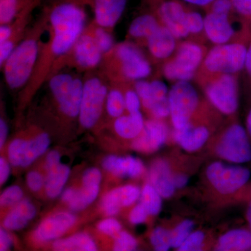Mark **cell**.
<instances>
[{"label":"cell","mask_w":251,"mask_h":251,"mask_svg":"<svg viewBox=\"0 0 251 251\" xmlns=\"http://www.w3.org/2000/svg\"><path fill=\"white\" fill-rule=\"evenodd\" d=\"M126 108L125 96L120 91L112 90L106 98V109L108 115L114 118L121 117Z\"/></svg>","instance_id":"33"},{"label":"cell","mask_w":251,"mask_h":251,"mask_svg":"<svg viewBox=\"0 0 251 251\" xmlns=\"http://www.w3.org/2000/svg\"><path fill=\"white\" fill-rule=\"evenodd\" d=\"M70 173V168L62 163L47 171L44 188L48 197L51 199L58 197L62 193Z\"/></svg>","instance_id":"29"},{"label":"cell","mask_w":251,"mask_h":251,"mask_svg":"<svg viewBox=\"0 0 251 251\" xmlns=\"http://www.w3.org/2000/svg\"><path fill=\"white\" fill-rule=\"evenodd\" d=\"M216 153L224 161L235 165L251 161V145L247 130L239 125L229 126L216 146Z\"/></svg>","instance_id":"6"},{"label":"cell","mask_w":251,"mask_h":251,"mask_svg":"<svg viewBox=\"0 0 251 251\" xmlns=\"http://www.w3.org/2000/svg\"><path fill=\"white\" fill-rule=\"evenodd\" d=\"M145 124L143 115L138 112L117 118L114 128L117 134L124 139L134 140L143 131Z\"/></svg>","instance_id":"28"},{"label":"cell","mask_w":251,"mask_h":251,"mask_svg":"<svg viewBox=\"0 0 251 251\" xmlns=\"http://www.w3.org/2000/svg\"><path fill=\"white\" fill-rule=\"evenodd\" d=\"M97 228L102 233L116 237L122 232V225L114 218H107L99 223Z\"/></svg>","instance_id":"41"},{"label":"cell","mask_w":251,"mask_h":251,"mask_svg":"<svg viewBox=\"0 0 251 251\" xmlns=\"http://www.w3.org/2000/svg\"><path fill=\"white\" fill-rule=\"evenodd\" d=\"M126 4L127 0H94V16L99 27L109 29L115 26Z\"/></svg>","instance_id":"20"},{"label":"cell","mask_w":251,"mask_h":251,"mask_svg":"<svg viewBox=\"0 0 251 251\" xmlns=\"http://www.w3.org/2000/svg\"><path fill=\"white\" fill-rule=\"evenodd\" d=\"M162 196L150 184L144 186L141 190L140 196V202L148 211L151 216H156L161 212L162 209Z\"/></svg>","instance_id":"32"},{"label":"cell","mask_w":251,"mask_h":251,"mask_svg":"<svg viewBox=\"0 0 251 251\" xmlns=\"http://www.w3.org/2000/svg\"><path fill=\"white\" fill-rule=\"evenodd\" d=\"M191 11L178 0H163L158 3L157 16L175 38H182L190 34L188 21Z\"/></svg>","instance_id":"12"},{"label":"cell","mask_w":251,"mask_h":251,"mask_svg":"<svg viewBox=\"0 0 251 251\" xmlns=\"http://www.w3.org/2000/svg\"><path fill=\"white\" fill-rule=\"evenodd\" d=\"M206 93L211 103L225 115H231L237 110V82L230 74H224L211 83Z\"/></svg>","instance_id":"11"},{"label":"cell","mask_w":251,"mask_h":251,"mask_svg":"<svg viewBox=\"0 0 251 251\" xmlns=\"http://www.w3.org/2000/svg\"><path fill=\"white\" fill-rule=\"evenodd\" d=\"M202 57V50L197 44H183L180 46L176 57L165 65V75L170 80L188 82L194 75Z\"/></svg>","instance_id":"9"},{"label":"cell","mask_w":251,"mask_h":251,"mask_svg":"<svg viewBox=\"0 0 251 251\" xmlns=\"http://www.w3.org/2000/svg\"><path fill=\"white\" fill-rule=\"evenodd\" d=\"M117 56L122 62V70L127 78L141 80L151 74L150 63L141 51L130 44H120L117 48Z\"/></svg>","instance_id":"13"},{"label":"cell","mask_w":251,"mask_h":251,"mask_svg":"<svg viewBox=\"0 0 251 251\" xmlns=\"http://www.w3.org/2000/svg\"><path fill=\"white\" fill-rule=\"evenodd\" d=\"M94 37L103 53L109 52L113 47V38L104 28L97 27L94 31Z\"/></svg>","instance_id":"40"},{"label":"cell","mask_w":251,"mask_h":251,"mask_svg":"<svg viewBox=\"0 0 251 251\" xmlns=\"http://www.w3.org/2000/svg\"><path fill=\"white\" fill-rule=\"evenodd\" d=\"M23 191L18 186H11L6 188L0 196V204L3 207L16 205L22 201Z\"/></svg>","instance_id":"36"},{"label":"cell","mask_w":251,"mask_h":251,"mask_svg":"<svg viewBox=\"0 0 251 251\" xmlns=\"http://www.w3.org/2000/svg\"><path fill=\"white\" fill-rule=\"evenodd\" d=\"M102 166L105 171L120 177H139L145 171L143 161L130 156L110 155L104 158Z\"/></svg>","instance_id":"18"},{"label":"cell","mask_w":251,"mask_h":251,"mask_svg":"<svg viewBox=\"0 0 251 251\" xmlns=\"http://www.w3.org/2000/svg\"><path fill=\"white\" fill-rule=\"evenodd\" d=\"M204 239L205 234L202 231H193L191 235L175 249V251H196L202 248Z\"/></svg>","instance_id":"39"},{"label":"cell","mask_w":251,"mask_h":251,"mask_svg":"<svg viewBox=\"0 0 251 251\" xmlns=\"http://www.w3.org/2000/svg\"><path fill=\"white\" fill-rule=\"evenodd\" d=\"M188 4L197 5V6H206L212 4L215 0H183Z\"/></svg>","instance_id":"55"},{"label":"cell","mask_w":251,"mask_h":251,"mask_svg":"<svg viewBox=\"0 0 251 251\" xmlns=\"http://www.w3.org/2000/svg\"><path fill=\"white\" fill-rule=\"evenodd\" d=\"M50 90L66 116L76 117L80 113L84 84L68 74L54 75L49 82Z\"/></svg>","instance_id":"3"},{"label":"cell","mask_w":251,"mask_h":251,"mask_svg":"<svg viewBox=\"0 0 251 251\" xmlns=\"http://www.w3.org/2000/svg\"><path fill=\"white\" fill-rule=\"evenodd\" d=\"M245 67L248 73L251 76V44L249 50H247V58H246Z\"/></svg>","instance_id":"56"},{"label":"cell","mask_w":251,"mask_h":251,"mask_svg":"<svg viewBox=\"0 0 251 251\" xmlns=\"http://www.w3.org/2000/svg\"><path fill=\"white\" fill-rule=\"evenodd\" d=\"M8 133H9V128H8L7 124L1 118L0 120V148H2L4 146L5 142L7 139Z\"/></svg>","instance_id":"54"},{"label":"cell","mask_w":251,"mask_h":251,"mask_svg":"<svg viewBox=\"0 0 251 251\" xmlns=\"http://www.w3.org/2000/svg\"></svg>","instance_id":"61"},{"label":"cell","mask_w":251,"mask_h":251,"mask_svg":"<svg viewBox=\"0 0 251 251\" xmlns=\"http://www.w3.org/2000/svg\"><path fill=\"white\" fill-rule=\"evenodd\" d=\"M168 128L159 120L145 122L142 133L132 143V148L142 153H152L161 148L166 143Z\"/></svg>","instance_id":"15"},{"label":"cell","mask_w":251,"mask_h":251,"mask_svg":"<svg viewBox=\"0 0 251 251\" xmlns=\"http://www.w3.org/2000/svg\"><path fill=\"white\" fill-rule=\"evenodd\" d=\"M196 251H204L203 250V249H202V248H201V249H198V250H197Z\"/></svg>","instance_id":"59"},{"label":"cell","mask_w":251,"mask_h":251,"mask_svg":"<svg viewBox=\"0 0 251 251\" xmlns=\"http://www.w3.org/2000/svg\"><path fill=\"white\" fill-rule=\"evenodd\" d=\"M251 251V250H249V251Z\"/></svg>","instance_id":"60"},{"label":"cell","mask_w":251,"mask_h":251,"mask_svg":"<svg viewBox=\"0 0 251 251\" xmlns=\"http://www.w3.org/2000/svg\"><path fill=\"white\" fill-rule=\"evenodd\" d=\"M9 161H8L4 157L0 158V184L2 185L9 179L10 175V165Z\"/></svg>","instance_id":"50"},{"label":"cell","mask_w":251,"mask_h":251,"mask_svg":"<svg viewBox=\"0 0 251 251\" xmlns=\"http://www.w3.org/2000/svg\"><path fill=\"white\" fill-rule=\"evenodd\" d=\"M108 88L100 79L92 77L84 83L79 121L82 127L92 128L101 115Z\"/></svg>","instance_id":"7"},{"label":"cell","mask_w":251,"mask_h":251,"mask_svg":"<svg viewBox=\"0 0 251 251\" xmlns=\"http://www.w3.org/2000/svg\"><path fill=\"white\" fill-rule=\"evenodd\" d=\"M53 251H98L97 244L90 234L78 232L58 239L52 244Z\"/></svg>","instance_id":"27"},{"label":"cell","mask_w":251,"mask_h":251,"mask_svg":"<svg viewBox=\"0 0 251 251\" xmlns=\"http://www.w3.org/2000/svg\"><path fill=\"white\" fill-rule=\"evenodd\" d=\"M26 182L31 191L38 192L45 186V179L39 172L32 171L29 172L26 176Z\"/></svg>","instance_id":"42"},{"label":"cell","mask_w":251,"mask_h":251,"mask_svg":"<svg viewBox=\"0 0 251 251\" xmlns=\"http://www.w3.org/2000/svg\"><path fill=\"white\" fill-rule=\"evenodd\" d=\"M148 211L145 206L139 202L131 209L129 214V221L133 225L143 224L148 219Z\"/></svg>","instance_id":"43"},{"label":"cell","mask_w":251,"mask_h":251,"mask_svg":"<svg viewBox=\"0 0 251 251\" xmlns=\"http://www.w3.org/2000/svg\"><path fill=\"white\" fill-rule=\"evenodd\" d=\"M12 244V239L5 228L0 229V251H8Z\"/></svg>","instance_id":"51"},{"label":"cell","mask_w":251,"mask_h":251,"mask_svg":"<svg viewBox=\"0 0 251 251\" xmlns=\"http://www.w3.org/2000/svg\"><path fill=\"white\" fill-rule=\"evenodd\" d=\"M37 0H0V23L9 25L16 16L31 5L36 4Z\"/></svg>","instance_id":"31"},{"label":"cell","mask_w":251,"mask_h":251,"mask_svg":"<svg viewBox=\"0 0 251 251\" xmlns=\"http://www.w3.org/2000/svg\"><path fill=\"white\" fill-rule=\"evenodd\" d=\"M194 222L191 219H186L179 223L173 230L171 231L172 247L176 249L193 232Z\"/></svg>","instance_id":"34"},{"label":"cell","mask_w":251,"mask_h":251,"mask_svg":"<svg viewBox=\"0 0 251 251\" xmlns=\"http://www.w3.org/2000/svg\"><path fill=\"white\" fill-rule=\"evenodd\" d=\"M230 12H217L210 9L204 18L206 35L214 44L224 45L233 35L234 29L229 18Z\"/></svg>","instance_id":"17"},{"label":"cell","mask_w":251,"mask_h":251,"mask_svg":"<svg viewBox=\"0 0 251 251\" xmlns=\"http://www.w3.org/2000/svg\"><path fill=\"white\" fill-rule=\"evenodd\" d=\"M173 139L183 150L194 152L204 146L209 137V131L204 126H193L191 123L179 129H175Z\"/></svg>","instance_id":"21"},{"label":"cell","mask_w":251,"mask_h":251,"mask_svg":"<svg viewBox=\"0 0 251 251\" xmlns=\"http://www.w3.org/2000/svg\"><path fill=\"white\" fill-rule=\"evenodd\" d=\"M102 174L98 168H90L82 175V184L100 185Z\"/></svg>","instance_id":"46"},{"label":"cell","mask_w":251,"mask_h":251,"mask_svg":"<svg viewBox=\"0 0 251 251\" xmlns=\"http://www.w3.org/2000/svg\"><path fill=\"white\" fill-rule=\"evenodd\" d=\"M126 108L129 114L140 112L141 100L138 94L134 91H128L125 95Z\"/></svg>","instance_id":"44"},{"label":"cell","mask_w":251,"mask_h":251,"mask_svg":"<svg viewBox=\"0 0 251 251\" xmlns=\"http://www.w3.org/2000/svg\"><path fill=\"white\" fill-rule=\"evenodd\" d=\"M172 122L175 129L183 128L197 108L199 98L194 87L187 81H179L168 92Z\"/></svg>","instance_id":"5"},{"label":"cell","mask_w":251,"mask_h":251,"mask_svg":"<svg viewBox=\"0 0 251 251\" xmlns=\"http://www.w3.org/2000/svg\"><path fill=\"white\" fill-rule=\"evenodd\" d=\"M160 25L156 16L151 14L141 15L133 20L128 29V33L133 37L148 39Z\"/></svg>","instance_id":"30"},{"label":"cell","mask_w":251,"mask_h":251,"mask_svg":"<svg viewBox=\"0 0 251 251\" xmlns=\"http://www.w3.org/2000/svg\"><path fill=\"white\" fill-rule=\"evenodd\" d=\"M76 222V216L69 211H59L43 220L34 231V238L44 243L57 240Z\"/></svg>","instance_id":"14"},{"label":"cell","mask_w":251,"mask_h":251,"mask_svg":"<svg viewBox=\"0 0 251 251\" xmlns=\"http://www.w3.org/2000/svg\"><path fill=\"white\" fill-rule=\"evenodd\" d=\"M100 185L83 184L82 187L68 188L63 191L62 200L73 211L83 210L98 196Z\"/></svg>","instance_id":"22"},{"label":"cell","mask_w":251,"mask_h":251,"mask_svg":"<svg viewBox=\"0 0 251 251\" xmlns=\"http://www.w3.org/2000/svg\"><path fill=\"white\" fill-rule=\"evenodd\" d=\"M38 51L37 41L31 38L15 48L4 64L5 80L10 88H20L27 82L35 66Z\"/></svg>","instance_id":"2"},{"label":"cell","mask_w":251,"mask_h":251,"mask_svg":"<svg viewBox=\"0 0 251 251\" xmlns=\"http://www.w3.org/2000/svg\"><path fill=\"white\" fill-rule=\"evenodd\" d=\"M13 29L9 25H1L0 27V44L9 41L12 36Z\"/></svg>","instance_id":"52"},{"label":"cell","mask_w":251,"mask_h":251,"mask_svg":"<svg viewBox=\"0 0 251 251\" xmlns=\"http://www.w3.org/2000/svg\"><path fill=\"white\" fill-rule=\"evenodd\" d=\"M150 242L154 251H170L172 247L171 231L163 227L153 229L150 235Z\"/></svg>","instance_id":"35"},{"label":"cell","mask_w":251,"mask_h":251,"mask_svg":"<svg viewBox=\"0 0 251 251\" xmlns=\"http://www.w3.org/2000/svg\"><path fill=\"white\" fill-rule=\"evenodd\" d=\"M151 84V99L145 108L150 110L153 105L158 102L168 99V87L164 82L160 80H154L150 82Z\"/></svg>","instance_id":"38"},{"label":"cell","mask_w":251,"mask_h":251,"mask_svg":"<svg viewBox=\"0 0 251 251\" xmlns=\"http://www.w3.org/2000/svg\"><path fill=\"white\" fill-rule=\"evenodd\" d=\"M234 9L239 14L251 16V0H230Z\"/></svg>","instance_id":"47"},{"label":"cell","mask_w":251,"mask_h":251,"mask_svg":"<svg viewBox=\"0 0 251 251\" xmlns=\"http://www.w3.org/2000/svg\"><path fill=\"white\" fill-rule=\"evenodd\" d=\"M247 128L248 133H249V134L251 136V110L250 112H249V115H248L247 120Z\"/></svg>","instance_id":"58"},{"label":"cell","mask_w":251,"mask_h":251,"mask_svg":"<svg viewBox=\"0 0 251 251\" xmlns=\"http://www.w3.org/2000/svg\"><path fill=\"white\" fill-rule=\"evenodd\" d=\"M36 206L28 199H23L5 216L4 228L7 230H20L35 217Z\"/></svg>","instance_id":"24"},{"label":"cell","mask_w":251,"mask_h":251,"mask_svg":"<svg viewBox=\"0 0 251 251\" xmlns=\"http://www.w3.org/2000/svg\"><path fill=\"white\" fill-rule=\"evenodd\" d=\"M61 163V156L58 151L57 150H52L48 153L46 156L45 168L46 171L54 168V167L58 166Z\"/></svg>","instance_id":"49"},{"label":"cell","mask_w":251,"mask_h":251,"mask_svg":"<svg viewBox=\"0 0 251 251\" xmlns=\"http://www.w3.org/2000/svg\"><path fill=\"white\" fill-rule=\"evenodd\" d=\"M206 175L218 192L229 195L244 187L250 180L251 173L245 167L216 161L207 167Z\"/></svg>","instance_id":"4"},{"label":"cell","mask_w":251,"mask_h":251,"mask_svg":"<svg viewBox=\"0 0 251 251\" xmlns=\"http://www.w3.org/2000/svg\"><path fill=\"white\" fill-rule=\"evenodd\" d=\"M175 38L166 26L161 25L148 39L150 52L156 58H167L175 49Z\"/></svg>","instance_id":"26"},{"label":"cell","mask_w":251,"mask_h":251,"mask_svg":"<svg viewBox=\"0 0 251 251\" xmlns=\"http://www.w3.org/2000/svg\"><path fill=\"white\" fill-rule=\"evenodd\" d=\"M53 31L51 50L54 55L67 53L76 44L85 25L86 14L78 5L61 3L49 14Z\"/></svg>","instance_id":"1"},{"label":"cell","mask_w":251,"mask_h":251,"mask_svg":"<svg viewBox=\"0 0 251 251\" xmlns=\"http://www.w3.org/2000/svg\"><path fill=\"white\" fill-rule=\"evenodd\" d=\"M141 190L132 184L125 185L115 188L104 196L101 208L106 216L116 215L122 207L129 206L140 199Z\"/></svg>","instance_id":"16"},{"label":"cell","mask_w":251,"mask_h":251,"mask_svg":"<svg viewBox=\"0 0 251 251\" xmlns=\"http://www.w3.org/2000/svg\"><path fill=\"white\" fill-rule=\"evenodd\" d=\"M137 247V239L128 232L122 231L115 237L113 251H136Z\"/></svg>","instance_id":"37"},{"label":"cell","mask_w":251,"mask_h":251,"mask_svg":"<svg viewBox=\"0 0 251 251\" xmlns=\"http://www.w3.org/2000/svg\"><path fill=\"white\" fill-rule=\"evenodd\" d=\"M247 50L242 44H226L214 48L205 59L206 69L211 72L234 74L245 67Z\"/></svg>","instance_id":"8"},{"label":"cell","mask_w":251,"mask_h":251,"mask_svg":"<svg viewBox=\"0 0 251 251\" xmlns=\"http://www.w3.org/2000/svg\"><path fill=\"white\" fill-rule=\"evenodd\" d=\"M148 179L162 198H170L175 194L173 175L166 160L158 158L153 162L149 170Z\"/></svg>","instance_id":"19"},{"label":"cell","mask_w":251,"mask_h":251,"mask_svg":"<svg viewBox=\"0 0 251 251\" xmlns=\"http://www.w3.org/2000/svg\"><path fill=\"white\" fill-rule=\"evenodd\" d=\"M247 220L248 224H249V228H250V230L251 231V201L250 203H249V206H248L247 211Z\"/></svg>","instance_id":"57"},{"label":"cell","mask_w":251,"mask_h":251,"mask_svg":"<svg viewBox=\"0 0 251 251\" xmlns=\"http://www.w3.org/2000/svg\"><path fill=\"white\" fill-rule=\"evenodd\" d=\"M14 49V43L12 41L9 40L0 44V65L4 64Z\"/></svg>","instance_id":"48"},{"label":"cell","mask_w":251,"mask_h":251,"mask_svg":"<svg viewBox=\"0 0 251 251\" xmlns=\"http://www.w3.org/2000/svg\"><path fill=\"white\" fill-rule=\"evenodd\" d=\"M50 138L46 133H41L31 140L16 138L8 148L10 164L15 167L25 168L47 151Z\"/></svg>","instance_id":"10"},{"label":"cell","mask_w":251,"mask_h":251,"mask_svg":"<svg viewBox=\"0 0 251 251\" xmlns=\"http://www.w3.org/2000/svg\"><path fill=\"white\" fill-rule=\"evenodd\" d=\"M150 110L156 120H161V119L166 118L171 115L168 97V99L154 104Z\"/></svg>","instance_id":"45"},{"label":"cell","mask_w":251,"mask_h":251,"mask_svg":"<svg viewBox=\"0 0 251 251\" xmlns=\"http://www.w3.org/2000/svg\"><path fill=\"white\" fill-rule=\"evenodd\" d=\"M251 249V231L231 229L219 237L214 251H248Z\"/></svg>","instance_id":"25"},{"label":"cell","mask_w":251,"mask_h":251,"mask_svg":"<svg viewBox=\"0 0 251 251\" xmlns=\"http://www.w3.org/2000/svg\"><path fill=\"white\" fill-rule=\"evenodd\" d=\"M75 61L80 67L92 69L101 61L103 52L99 49L94 36L82 35L74 47Z\"/></svg>","instance_id":"23"},{"label":"cell","mask_w":251,"mask_h":251,"mask_svg":"<svg viewBox=\"0 0 251 251\" xmlns=\"http://www.w3.org/2000/svg\"><path fill=\"white\" fill-rule=\"evenodd\" d=\"M173 182L175 188H182L187 186L188 183V177L186 175L179 173L173 175Z\"/></svg>","instance_id":"53"}]
</instances>
